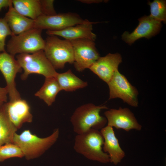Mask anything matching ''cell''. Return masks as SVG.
<instances>
[{
    "label": "cell",
    "mask_w": 166,
    "mask_h": 166,
    "mask_svg": "<svg viewBox=\"0 0 166 166\" xmlns=\"http://www.w3.org/2000/svg\"><path fill=\"white\" fill-rule=\"evenodd\" d=\"M43 50L55 69L63 68L67 63L74 62L73 49L69 40L61 39L55 35H49L45 40Z\"/></svg>",
    "instance_id": "6"
},
{
    "label": "cell",
    "mask_w": 166,
    "mask_h": 166,
    "mask_svg": "<svg viewBox=\"0 0 166 166\" xmlns=\"http://www.w3.org/2000/svg\"><path fill=\"white\" fill-rule=\"evenodd\" d=\"M138 26L131 33L125 31L122 36L123 40L130 45L142 38H149L160 31L161 22L152 18L149 16H144L139 20Z\"/></svg>",
    "instance_id": "12"
},
{
    "label": "cell",
    "mask_w": 166,
    "mask_h": 166,
    "mask_svg": "<svg viewBox=\"0 0 166 166\" xmlns=\"http://www.w3.org/2000/svg\"><path fill=\"white\" fill-rule=\"evenodd\" d=\"M98 22H92L85 20L84 23L71 26L59 31L47 30L49 35L58 36L65 39L71 41L79 39H87L94 41L96 35L92 31V24Z\"/></svg>",
    "instance_id": "15"
},
{
    "label": "cell",
    "mask_w": 166,
    "mask_h": 166,
    "mask_svg": "<svg viewBox=\"0 0 166 166\" xmlns=\"http://www.w3.org/2000/svg\"><path fill=\"white\" fill-rule=\"evenodd\" d=\"M69 41L73 49L74 66L77 71L89 69L100 57L94 41L87 39Z\"/></svg>",
    "instance_id": "8"
},
{
    "label": "cell",
    "mask_w": 166,
    "mask_h": 166,
    "mask_svg": "<svg viewBox=\"0 0 166 166\" xmlns=\"http://www.w3.org/2000/svg\"><path fill=\"white\" fill-rule=\"evenodd\" d=\"M148 4L150 6V14L149 16L154 20L165 23L166 1L155 0L152 2H148Z\"/></svg>",
    "instance_id": "22"
},
{
    "label": "cell",
    "mask_w": 166,
    "mask_h": 166,
    "mask_svg": "<svg viewBox=\"0 0 166 166\" xmlns=\"http://www.w3.org/2000/svg\"><path fill=\"white\" fill-rule=\"evenodd\" d=\"M83 3L86 4H91L93 3H98L102 2V0H78Z\"/></svg>",
    "instance_id": "28"
},
{
    "label": "cell",
    "mask_w": 166,
    "mask_h": 166,
    "mask_svg": "<svg viewBox=\"0 0 166 166\" xmlns=\"http://www.w3.org/2000/svg\"><path fill=\"white\" fill-rule=\"evenodd\" d=\"M85 21L78 14L71 13L43 15L34 20V28L42 30L59 31L84 23Z\"/></svg>",
    "instance_id": "10"
},
{
    "label": "cell",
    "mask_w": 166,
    "mask_h": 166,
    "mask_svg": "<svg viewBox=\"0 0 166 166\" xmlns=\"http://www.w3.org/2000/svg\"><path fill=\"white\" fill-rule=\"evenodd\" d=\"M107 109L106 105H96L91 103L77 108L70 119L74 132L80 134L91 128L101 129L105 126L107 120L100 115V112L102 109Z\"/></svg>",
    "instance_id": "2"
},
{
    "label": "cell",
    "mask_w": 166,
    "mask_h": 166,
    "mask_svg": "<svg viewBox=\"0 0 166 166\" xmlns=\"http://www.w3.org/2000/svg\"><path fill=\"white\" fill-rule=\"evenodd\" d=\"M100 132L104 139L103 150L108 154L110 162L117 165L124 157L125 153L120 145L113 127L107 125Z\"/></svg>",
    "instance_id": "16"
},
{
    "label": "cell",
    "mask_w": 166,
    "mask_h": 166,
    "mask_svg": "<svg viewBox=\"0 0 166 166\" xmlns=\"http://www.w3.org/2000/svg\"><path fill=\"white\" fill-rule=\"evenodd\" d=\"M12 4V0H0V11L3 8H7Z\"/></svg>",
    "instance_id": "27"
},
{
    "label": "cell",
    "mask_w": 166,
    "mask_h": 166,
    "mask_svg": "<svg viewBox=\"0 0 166 166\" xmlns=\"http://www.w3.org/2000/svg\"><path fill=\"white\" fill-rule=\"evenodd\" d=\"M14 9L22 15L34 20L43 15L41 0H12Z\"/></svg>",
    "instance_id": "18"
},
{
    "label": "cell",
    "mask_w": 166,
    "mask_h": 166,
    "mask_svg": "<svg viewBox=\"0 0 166 166\" xmlns=\"http://www.w3.org/2000/svg\"><path fill=\"white\" fill-rule=\"evenodd\" d=\"M16 58L24 70L23 73L21 76L22 80H26L31 74L42 75L46 78L55 77L57 73L47 58L43 50L32 53L18 54Z\"/></svg>",
    "instance_id": "5"
},
{
    "label": "cell",
    "mask_w": 166,
    "mask_h": 166,
    "mask_svg": "<svg viewBox=\"0 0 166 166\" xmlns=\"http://www.w3.org/2000/svg\"><path fill=\"white\" fill-rule=\"evenodd\" d=\"M55 77L57 80L61 90L72 92L84 88L88 83L77 77L70 69L61 73H57Z\"/></svg>",
    "instance_id": "19"
},
{
    "label": "cell",
    "mask_w": 166,
    "mask_h": 166,
    "mask_svg": "<svg viewBox=\"0 0 166 166\" xmlns=\"http://www.w3.org/2000/svg\"><path fill=\"white\" fill-rule=\"evenodd\" d=\"M13 35L4 18H0V53L6 51L5 46L6 38Z\"/></svg>",
    "instance_id": "24"
},
{
    "label": "cell",
    "mask_w": 166,
    "mask_h": 166,
    "mask_svg": "<svg viewBox=\"0 0 166 166\" xmlns=\"http://www.w3.org/2000/svg\"><path fill=\"white\" fill-rule=\"evenodd\" d=\"M107 84L109 89V100L119 98L130 106H138L137 90L118 69Z\"/></svg>",
    "instance_id": "7"
},
{
    "label": "cell",
    "mask_w": 166,
    "mask_h": 166,
    "mask_svg": "<svg viewBox=\"0 0 166 166\" xmlns=\"http://www.w3.org/2000/svg\"><path fill=\"white\" fill-rule=\"evenodd\" d=\"M59 135L58 128H55L51 134L45 138L39 137L29 130H25L20 134H14L13 143L20 148L27 160H30L44 154L55 143Z\"/></svg>",
    "instance_id": "1"
},
{
    "label": "cell",
    "mask_w": 166,
    "mask_h": 166,
    "mask_svg": "<svg viewBox=\"0 0 166 166\" xmlns=\"http://www.w3.org/2000/svg\"><path fill=\"white\" fill-rule=\"evenodd\" d=\"M8 8L4 18L14 35H18L34 28V20L18 13L12 4Z\"/></svg>",
    "instance_id": "17"
},
{
    "label": "cell",
    "mask_w": 166,
    "mask_h": 166,
    "mask_svg": "<svg viewBox=\"0 0 166 166\" xmlns=\"http://www.w3.org/2000/svg\"><path fill=\"white\" fill-rule=\"evenodd\" d=\"M4 103H1L0 102V107H1V106Z\"/></svg>",
    "instance_id": "29"
},
{
    "label": "cell",
    "mask_w": 166,
    "mask_h": 166,
    "mask_svg": "<svg viewBox=\"0 0 166 166\" xmlns=\"http://www.w3.org/2000/svg\"><path fill=\"white\" fill-rule=\"evenodd\" d=\"M60 86L54 77L45 78L44 84L35 95L42 99L48 106L55 101L56 96L61 91Z\"/></svg>",
    "instance_id": "21"
},
{
    "label": "cell",
    "mask_w": 166,
    "mask_h": 166,
    "mask_svg": "<svg viewBox=\"0 0 166 166\" xmlns=\"http://www.w3.org/2000/svg\"><path fill=\"white\" fill-rule=\"evenodd\" d=\"M43 15H52L57 14L55 10L53 0H41Z\"/></svg>",
    "instance_id": "25"
},
{
    "label": "cell",
    "mask_w": 166,
    "mask_h": 166,
    "mask_svg": "<svg viewBox=\"0 0 166 166\" xmlns=\"http://www.w3.org/2000/svg\"><path fill=\"white\" fill-rule=\"evenodd\" d=\"M8 116L18 129L21 128L25 123L33 121V115L30 107L25 100L22 98L4 103Z\"/></svg>",
    "instance_id": "14"
},
{
    "label": "cell",
    "mask_w": 166,
    "mask_h": 166,
    "mask_svg": "<svg viewBox=\"0 0 166 166\" xmlns=\"http://www.w3.org/2000/svg\"><path fill=\"white\" fill-rule=\"evenodd\" d=\"M107 125L117 129L128 132L132 129L140 131L142 126L138 122L134 114L128 108L120 107L118 109H110L104 113Z\"/></svg>",
    "instance_id": "11"
},
{
    "label": "cell",
    "mask_w": 166,
    "mask_h": 166,
    "mask_svg": "<svg viewBox=\"0 0 166 166\" xmlns=\"http://www.w3.org/2000/svg\"><path fill=\"white\" fill-rule=\"evenodd\" d=\"M104 139L98 130L91 128L75 138L73 148L77 153L90 160L102 163L110 162L108 154L103 150Z\"/></svg>",
    "instance_id": "3"
},
{
    "label": "cell",
    "mask_w": 166,
    "mask_h": 166,
    "mask_svg": "<svg viewBox=\"0 0 166 166\" xmlns=\"http://www.w3.org/2000/svg\"><path fill=\"white\" fill-rule=\"evenodd\" d=\"M23 154L20 148L14 143L6 144L0 146V162L14 157L22 158Z\"/></svg>",
    "instance_id": "23"
},
{
    "label": "cell",
    "mask_w": 166,
    "mask_h": 166,
    "mask_svg": "<svg viewBox=\"0 0 166 166\" xmlns=\"http://www.w3.org/2000/svg\"><path fill=\"white\" fill-rule=\"evenodd\" d=\"M42 30L33 28L11 36L6 45V52L14 56L17 54L32 53L43 50L45 41L42 36Z\"/></svg>",
    "instance_id": "4"
},
{
    "label": "cell",
    "mask_w": 166,
    "mask_h": 166,
    "mask_svg": "<svg viewBox=\"0 0 166 166\" xmlns=\"http://www.w3.org/2000/svg\"><path fill=\"white\" fill-rule=\"evenodd\" d=\"M18 129L10 120L3 103L0 107V146L13 143L14 136Z\"/></svg>",
    "instance_id": "20"
},
{
    "label": "cell",
    "mask_w": 166,
    "mask_h": 166,
    "mask_svg": "<svg viewBox=\"0 0 166 166\" xmlns=\"http://www.w3.org/2000/svg\"><path fill=\"white\" fill-rule=\"evenodd\" d=\"M22 69L14 56L6 51L0 53V71L6 82V87L10 101L21 98L16 89L15 79L17 73L22 72Z\"/></svg>",
    "instance_id": "9"
},
{
    "label": "cell",
    "mask_w": 166,
    "mask_h": 166,
    "mask_svg": "<svg viewBox=\"0 0 166 166\" xmlns=\"http://www.w3.org/2000/svg\"><path fill=\"white\" fill-rule=\"evenodd\" d=\"M8 91L6 87H0V102L5 103L7 102Z\"/></svg>",
    "instance_id": "26"
},
{
    "label": "cell",
    "mask_w": 166,
    "mask_h": 166,
    "mask_svg": "<svg viewBox=\"0 0 166 166\" xmlns=\"http://www.w3.org/2000/svg\"><path fill=\"white\" fill-rule=\"evenodd\" d=\"M121 62L120 54L109 53L104 57H100L89 69L107 83Z\"/></svg>",
    "instance_id": "13"
}]
</instances>
